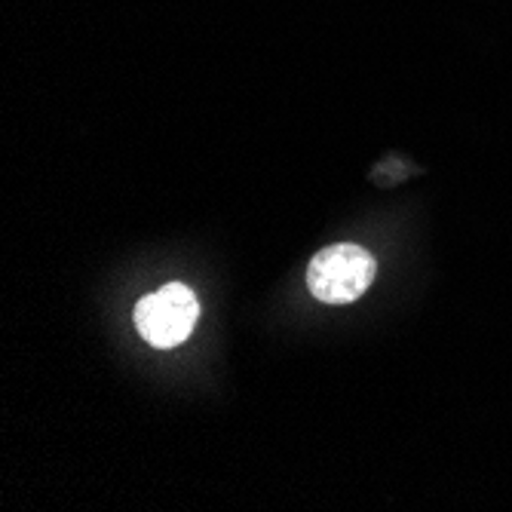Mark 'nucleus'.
Segmentation results:
<instances>
[{"label":"nucleus","instance_id":"nucleus-1","mask_svg":"<svg viewBox=\"0 0 512 512\" xmlns=\"http://www.w3.org/2000/svg\"><path fill=\"white\" fill-rule=\"evenodd\" d=\"M378 264L368 249L356 243H335L313 255L307 267V286L322 304H350L375 283Z\"/></svg>","mask_w":512,"mask_h":512},{"label":"nucleus","instance_id":"nucleus-2","mask_svg":"<svg viewBox=\"0 0 512 512\" xmlns=\"http://www.w3.org/2000/svg\"><path fill=\"white\" fill-rule=\"evenodd\" d=\"M200 316V304L194 292L181 283H169L160 292L138 301L135 307V329L151 347L172 350L191 338Z\"/></svg>","mask_w":512,"mask_h":512}]
</instances>
